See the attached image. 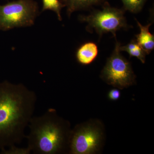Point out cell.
Listing matches in <instances>:
<instances>
[{
  "instance_id": "6da1fadb",
  "label": "cell",
  "mask_w": 154,
  "mask_h": 154,
  "mask_svg": "<svg viewBox=\"0 0 154 154\" xmlns=\"http://www.w3.org/2000/svg\"><path fill=\"white\" fill-rule=\"evenodd\" d=\"M37 97L22 83L0 82V149L19 144L33 117Z\"/></svg>"
},
{
  "instance_id": "7a4b0ae2",
  "label": "cell",
  "mask_w": 154,
  "mask_h": 154,
  "mask_svg": "<svg viewBox=\"0 0 154 154\" xmlns=\"http://www.w3.org/2000/svg\"><path fill=\"white\" fill-rule=\"evenodd\" d=\"M26 135L27 148L36 154H57L69 148L71 131L67 122L60 117L56 110L49 108L40 116H33Z\"/></svg>"
},
{
  "instance_id": "3957f363",
  "label": "cell",
  "mask_w": 154,
  "mask_h": 154,
  "mask_svg": "<svg viewBox=\"0 0 154 154\" xmlns=\"http://www.w3.org/2000/svg\"><path fill=\"white\" fill-rule=\"evenodd\" d=\"M38 12V5L34 0H17L0 5V30L32 26Z\"/></svg>"
},
{
  "instance_id": "277c9868",
  "label": "cell",
  "mask_w": 154,
  "mask_h": 154,
  "mask_svg": "<svg viewBox=\"0 0 154 154\" xmlns=\"http://www.w3.org/2000/svg\"><path fill=\"white\" fill-rule=\"evenodd\" d=\"M119 42L102 72V77L105 82L119 89L131 86L134 81L135 76L130 64L120 53Z\"/></svg>"
},
{
  "instance_id": "5b68a950",
  "label": "cell",
  "mask_w": 154,
  "mask_h": 154,
  "mask_svg": "<svg viewBox=\"0 0 154 154\" xmlns=\"http://www.w3.org/2000/svg\"><path fill=\"white\" fill-rule=\"evenodd\" d=\"M80 19L87 22L91 28L100 34L110 32L115 36L117 30L127 27L123 11L108 6L103 8L102 11L80 17Z\"/></svg>"
},
{
  "instance_id": "8992f818",
  "label": "cell",
  "mask_w": 154,
  "mask_h": 154,
  "mask_svg": "<svg viewBox=\"0 0 154 154\" xmlns=\"http://www.w3.org/2000/svg\"><path fill=\"white\" fill-rule=\"evenodd\" d=\"M101 131L92 125H79L71 131L69 152L72 154H89L97 152L100 147Z\"/></svg>"
},
{
  "instance_id": "52a82bcc",
  "label": "cell",
  "mask_w": 154,
  "mask_h": 154,
  "mask_svg": "<svg viewBox=\"0 0 154 154\" xmlns=\"http://www.w3.org/2000/svg\"><path fill=\"white\" fill-rule=\"evenodd\" d=\"M98 54L97 45L93 42H86L77 50L76 57L78 62L84 65L92 63Z\"/></svg>"
},
{
  "instance_id": "ba28073f",
  "label": "cell",
  "mask_w": 154,
  "mask_h": 154,
  "mask_svg": "<svg viewBox=\"0 0 154 154\" xmlns=\"http://www.w3.org/2000/svg\"><path fill=\"white\" fill-rule=\"evenodd\" d=\"M140 28V33L137 35V42L146 54H149L154 48V35L150 33L149 28L151 24L143 26L137 21Z\"/></svg>"
},
{
  "instance_id": "9c48e42d",
  "label": "cell",
  "mask_w": 154,
  "mask_h": 154,
  "mask_svg": "<svg viewBox=\"0 0 154 154\" xmlns=\"http://www.w3.org/2000/svg\"><path fill=\"white\" fill-rule=\"evenodd\" d=\"M104 0H59L67 8L68 15L70 17L75 11L88 8L99 4Z\"/></svg>"
},
{
  "instance_id": "30bf717a",
  "label": "cell",
  "mask_w": 154,
  "mask_h": 154,
  "mask_svg": "<svg viewBox=\"0 0 154 154\" xmlns=\"http://www.w3.org/2000/svg\"><path fill=\"white\" fill-rule=\"evenodd\" d=\"M119 50L120 51H126L131 57H134L137 58L142 63H144L145 62L146 54L136 41H131L125 46H120Z\"/></svg>"
},
{
  "instance_id": "8fae6325",
  "label": "cell",
  "mask_w": 154,
  "mask_h": 154,
  "mask_svg": "<svg viewBox=\"0 0 154 154\" xmlns=\"http://www.w3.org/2000/svg\"><path fill=\"white\" fill-rule=\"evenodd\" d=\"M43 7L42 11L46 10H51L55 12L57 15L58 19L60 21H61L62 17L61 16V11L64 6L62 4L59 0H42Z\"/></svg>"
},
{
  "instance_id": "7c38bea8",
  "label": "cell",
  "mask_w": 154,
  "mask_h": 154,
  "mask_svg": "<svg viewBox=\"0 0 154 154\" xmlns=\"http://www.w3.org/2000/svg\"><path fill=\"white\" fill-rule=\"evenodd\" d=\"M125 8L132 13H137L142 8L146 0H122Z\"/></svg>"
},
{
  "instance_id": "4fadbf2b",
  "label": "cell",
  "mask_w": 154,
  "mask_h": 154,
  "mask_svg": "<svg viewBox=\"0 0 154 154\" xmlns=\"http://www.w3.org/2000/svg\"><path fill=\"white\" fill-rule=\"evenodd\" d=\"M120 92L118 89H113L110 90L108 93V98L112 101H115L118 100L120 97Z\"/></svg>"
}]
</instances>
